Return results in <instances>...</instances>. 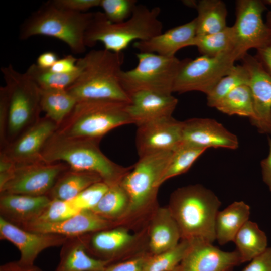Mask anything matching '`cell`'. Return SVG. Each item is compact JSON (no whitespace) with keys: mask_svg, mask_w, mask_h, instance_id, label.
<instances>
[{"mask_svg":"<svg viewBox=\"0 0 271 271\" xmlns=\"http://www.w3.org/2000/svg\"><path fill=\"white\" fill-rule=\"evenodd\" d=\"M192 242L181 240L174 247L155 255H149L143 271H172L176 269L185 257Z\"/></svg>","mask_w":271,"mask_h":271,"instance_id":"obj_36","label":"cell"},{"mask_svg":"<svg viewBox=\"0 0 271 271\" xmlns=\"http://www.w3.org/2000/svg\"><path fill=\"white\" fill-rule=\"evenodd\" d=\"M161 9L138 5L131 16L118 23L109 21L103 12L93 13L86 31L85 43L92 47L97 42L103 44L105 50L122 53L134 41L149 40L162 33L163 24L158 18Z\"/></svg>","mask_w":271,"mask_h":271,"instance_id":"obj_5","label":"cell"},{"mask_svg":"<svg viewBox=\"0 0 271 271\" xmlns=\"http://www.w3.org/2000/svg\"><path fill=\"white\" fill-rule=\"evenodd\" d=\"M98 143L66 137L55 132L42 149L38 162L62 161L71 170L98 174L109 186L120 183L131 167L121 166L110 160L101 152Z\"/></svg>","mask_w":271,"mask_h":271,"instance_id":"obj_4","label":"cell"},{"mask_svg":"<svg viewBox=\"0 0 271 271\" xmlns=\"http://www.w3.org/2000/svg\"><path fill=\"white\" fill-rule=\"evenodd\" d=\"M241 263L240 255L236 250L225 251L213 243L193 241L179 265V271H232Z\"/></svg>","mask_w":271,"mask_h":271,"instance_id":"obj_18","label":"cell"},{"mask_svg":"<svg viewBox=\"0 0 271 271\" xmlns=\"http://www.w3.org/2000/svg\"><path fill=\"white\" fill-rule=\"evenodd\" d=\"M118 225L106 220L91 210H82L63 221L53 223H33L22 227L27 230L51 233L67 237H76Z\"/></svg>","mask_w":271,"mask_h":271,"instance_id":"obj_20","label":"cell"},{"mask_svg":"<svg viewBox=\"0 0 271 271\" xmlns=\"http://www.w3.org/2000/svg\"><path fill=\"white\" fill-rule=\"evenodd\" d=\"M77 61L78 59L73 55H68L62 58L59 59L49 69L57 73H70L78 69Z\"/></svg>","mask_w":271,"mask_h":271,"instance_id":"obj_45","label":"cell"},{"mask_svg":"<svg viewBox=\"0 0 271 271\" xmlns=\"http://www.w3.org/2000/svg\"><path fill=\"white\" fill-rule=\"evenodd\" d=\"M129 207V199L120 183L109 186L100 201L91 211L119 226Z\"/></svg>","mask_w":271,"mask_h":271,"instance_id":"obj_30","label":"cell"},{"mask_svg":"<svg viewBox=\"0 0 271 271\" xmlns=\"http://www.w3.org/2000/svg\"><path fill=\"white\" fill-rule=\"evenodd\" d=\"M0 271H43V270L35 264L27 265L17 260L9 262L1 265Z\"/></svg>","mask_w":271,"mask_h":271,"instance_id":"obj_47","label":"cell"},{"mask_svg":"<svg viewBox=\"0 0 271 271\" xmlns=\"http://www.w3.org/2000/svg\"><path fill=\"white\" fill-rule=\"evenodd\" d=\"M102 181L96 173L69 169L59 177L47 196L51 199L69 201L89 186Z\"/></svg>","mask_w":271,"mask_h":271,"instance_id":"obj_28","label":"cell"},{"mask_svg":"<svg viewBox=\"0 0 271 271\" xmlns=\"http://www.w3.org/2000/svg\"><path fill=\"white\" fill-rule=\"evenodd\" d=\"M233 242L241 263L250 261L267 248V238L257 224L249 220L237 233Z\"/></svg>","mask_w":271,"mask_h":271,"instance_id":"obj_29","label":"cell"},{"mask_svg":"<svg viewBox=\"0 0 271 271\" xmlns=\"http://www.w3.org/2000/svg\"><path fill=\"white\" fill-rule=\"evenodd\" d=\"M127 104L108 100L78 101L55 132L99 142L111 130L133 123L126 110Z\"/></svg>","mask_w":271,"mask_h":271,"instance_id":"obj_7","label":"cell"},{"mask_svg":"<svg viewBox=\"0 0 271 271\" xmlns=\"http://www.w3.org/2000/svg\"><path fill=\"white\" fill-rule=\"evenodd\" d=\"M148 225L134 232L116 226L80 237L90 255L111 263L148 252Z\"/></svg>","mask_w":271,"mask_h":271,"instance_id":"obj_9","label":"cell"},{"mask_svg":"<svg viewBox=\"0 0 271 271\" xmlns=\"http://www.w3.org/2000/svg\"><path fill=\"white\" fill-rule=\"evenodd\" d=\"M182 143L207 149H236L237 136L221 123L208 118H193L182 121Z\"/></svg>","mask_w":271,"mask_h":271,"instance_id":"obj_17","label":"cell"},{"mask_svg":"<svg viewBox=\"0 0 271 271\" xmlns=\"http://www.w3.org/2000/svg\"><path fill=\"white\" fill-rule=\"evenodd\" d=\"M249 206L243 201H235L219 211L215 219V238L221 245L233 241L238 232L249 220Z\"/></svg>","mask_w":271,"mask_h":271,"instance_id":"obj_26","label":"cell"},{"mask_svg":"<svg viewBox=\"0 0 271 271\" xmlns=\"http://www.w3.org/2000/svg\"><path fill=\"white\" fill-rule=\"evenodd\" d=\"M241 60L249 73L248 86L255 115L252 123L260 132L271 133V75L255 56L247 53Z\"/></svg>","mask_w":271,"mask_h":271,"instance_id":"obj_16","label":"cell"},{"mask_svg":"<svg viewBox=\"0 0 271 271\" xmlns=\"http://www.w3.org/2000/svg\"><path fill=\"white\" fill-rule=\"evenodd\" d=\"M93 13H79L61 8L48 1L22 23L19 38L26 40L37 35L54 37L64 42L75 54L85 52L86 31Z\"/></svg>","mask_w":271,"mask_h":271,"instance_id":"obj_6","label":"cell"},{"mask_svg":"<svg viewBox=\"0 0 271 271\" xmlns=\"http://www.w3.org/2000/svg\"><path fill=\"white\" fill-rule=\"evenodd\" d=\"M265 23L271 31V11H268L266 14Z\"/></svg>","mask_w":271,"mask_h":271,"instance_id":"obj_50","label":"cell"},{"mask_svg":"<svg viewBox=\"0 0 271 271\" xmlns=\"http://www.w3.org/2000/svg\"><path fill=\"white\" fill-rule=\"evenodd\" d=\"M182 121L172 116L138 126L136 145L139 158L175 151L182 144Z\"/></svg>","mask_w":271,"mask_h":271,"instance_id":"obj_14","label":"cell"},{"mask_svg":"<svg viewBox=\"0 0 271 271\" xmlns=\"http://www.w3.org/2000/svg\"><path fill=\"white\" fill-rule=\"evenodd\" d=\"M255 57L264 69L271 75V42L257 49Z\"/></svg>","mask_w":271,"mask_h":271,"instance_id":"obj_46","label":"cell"},{"mask_svg":"<svg viewBox=\"0 0 271 271\" xmlns=\"http://www.w3.org/2000/svg\"><path fill=\"white\" fill-rule=\"evenodd\" d=\"M9 93L5 85L0 88V139L2 144L6 141L9 114Z\"/></svg>","mask_w":271,"mask_h":271,"instance_id":"obj_43","label":"cell"},{"mask_svg":"<svg viewBox=\"0 0 271 271\" xmlns=\"http://www.w3.org/2000/svg\"><path fill=\"white\" fill-rule=\"evenodd\" d=\"M57 128L46 117L38 118L3 152L16 164L38 162L42 149Z\"/></svg>","mask_w":271,"mask_h":271,"instance_id":"obj_19","label":"cell"},{"mask_svg":"<svg viewBox=\"0 0 271 271\" xmlns=\"http://www.w3.org/2000/svg\"><path fill=\"white\" fill-rule=\"evenodd\" d=\"M78 69L72 73H55L49 69H43L36 64L29 66L26 74L41 89H67L77 78L81 67L77 63Z\"/></svg>","mask_w":271,"mask_h":271,"instance_id":"obj_34","label":"cell"},{"mask_svg":"<svg viewBox=\"0 0 271 271\" xmlns=\"http://www.w3.org/2000/svg\"><path fill=\"white\" fill-rule=\"evenodd\" d=\"M126 107L133 124L137 126L158 119L172 116L178 104L172 95L152 91H139L131 94Z\"/></svg>","mask_w":271,"mask_h":271,"instance_id":"obj_21","label":"cell"},{"mask_svg":"<svg viewBox=\"0 0 271 271\" xmlns=\"http://www.w3.org/2000/svg\"><path fill=\"white\" fill-rule=\"evenodd\" d=\"M265 4L260 0L236 2V19L232 26L235 35V51L240 60L249 49L257 50L271 42V31L262 16L266 9Z\"/></svg>","mask_w":271,"mask_h":271,"instance_id":"obj_12","label":"cell"},{"mask_svg":"<svg viewBox=\"0 0 271 271\" xmlns=\"http://www.w3.org/2000/svg\"><path fill=\"white\" fill-rule=\"evenodd\" d=\"M138 64L119 74L121 86L130 96L139 91H152L172 95L174 83L182 60L176 56H165L152 53L136 54Z\"/></svg>","mask_w":271,"mask_h":271,"instance_id":"obj_8","label":"cell"},{"mask_svg":"<svg viewBox=\"0 0 271 271\" xmlns=\"http://www.w3.org/2000/svg\"><path fill=\"white\" fill-rule=\"evenodd\" d=\"M123 53L92 50L78 59L77 78L66 90L78 101L108 100L128 103L130 97L119 81Z\"/></svg>","mask_w":271,"mask_h":271,"instance_id":"obj_2","label":"cell"},{"mask_svg":"<svg viewBox=\"0 0 271 271\" xmlns=\"http://www.w3.org/2000/svg\"><path fill=\"white\" fill-rule=\"evenodd\" d=\"M148 253L152 255L175 247L181 241L179 228L168 207L159 206L148 225Z\"/></svg>","mask_w":271,"mask_h":271,"instance_id":"obj_24","label":"cell"},{"mask_svg":"<svg viewBox=\"0 0 271 271\" xmlns=\"http://www.w3.org/2000/svg\"><path fill=\"white\" fill-rule=\"evenodd\" d=\"M221 202L200 184L180 187L171 194L167 206L179 228L181 240L213 243L215 219Z\"/></svg>","mask_w":271,"mask_h":271,"instance_id":"obj_3","label":"cell"},{"mask_svg":"<svg viewBox=\"0 0 271 271\" xmlns=\"http://www.w3.org/2000/svg\"><path fill=\"white\" fill-rule=\"evenodd\" d=\"M219 111L229 115L255 118L252 96L248 85L239 86L228 93L215 106Z\"/></svg>","mask_w":271,"mask_h":271,"instance_id":"obj_32","label":"cell"},{"mask_svg":"<svg viewBox=\"0 0 271 271\" xmlns=\"http://www.w3.org/2000/svg\"><path fill=\"white\" fill-rule=\"evenodd\" d=\"M41 110L58 127L70 113L77 102L66 90L40 89Z\"/></svg>","mask_w":271,"mask_h":271,"instance_id":"obj_31","label":"cell"},{"mask_svg":"<svg viewBox=\"0 0 271 271\" xmlns=\"http://www.w3.org/2000/svg\"><path fill=\"white\" fill-rule=\"evenodd\" d=\"M79 211H80L73 206L70 201L51 199L49 203L37 219L28 224L60 222L72 217Z\"/></svg>","mask_w":271,"mask_h":271,"instance_id":"obj_38","label":"cell"},{"mask_svg":"<svg viewBox=\"0 0 271 271\" xmlns=\"http://www.w3.org/2000/svg\"><path fill=\"white\" fill-rule=\"evenodd\" d=\"M235 35L233 26L213 34L196 36L193 43L201 55L216 57L235 50Z\"/></svg>","mask_w":271,"mask_h":271,"instance_id":"obj_33","label":"cell"},{"mask_svg":"<svg viewBox=\"0 0 271 271\" xmlns=\"http://www.w3.org/2000/svg\"><path fill=\"white\" fill-rule=\"evenodd\" d=\"M172 271H179V266L176 269Z\"/></svg>","mask_w":271,"mask_h":271,"instance_id":"obj_52","label":"cell"},{"mask_svg":"<svg viewBox=\"0 0 271 271\" xmlns=\"http://www.w3.org/2000/svg\"><path fill=\"white\" fill-rule=\"evenodd\" d=\"M149 255L146 252L124 260L111 263L100 271H143Z\"/></svg>","mask_w":271,"mask_h":271,"instance_id":"obj_41","label":"cell"},{"mask_svg":"<svg viewBox=\"0 0 271 271\" xmlns=\"http://www.w3.org/2000/svg\"><path fill=\"white\" fill-rule=\"evenodd\" d=\"M51 201L47 195L1 193V217L22 227L35 220Z\"/></svg>","mask_w":271,"mask_h":271,"instance_id":"obj_22","label":"cell"},{"mask_svg":"<svg viewBox=\"0 0 271 271\" xmlns=\"http://www.w3.org/2000/svg\"><path fill=\"white\" fill-rule=\"evenodd\" d=\"M240 60L235 50L216 57L201 55L182 60L175 79L173 92L199 91L207 95L219 81L227 75Z\"/></svg>","mask_w":271,"mask_h":271,"instance_id":"obj_11","label":"cell"},{"mask_svg":"<svg viewBox=\"0 0 271 271\" xmlns=\"http://www.w3.org/2000/svg\"><path fill=\"white\" fill-rule=\"evenodd\" d=\"M206 150L182 143L173 151L167 168L160 181V186L169 179L186 173Z\"/></svg>","mask_w":271,"mask_h":271,"instance_id":"obj_35","label":"cell"},{"mask_svg":"<svg viewBox=\"0 0 271 271\" xmlns=\"http://www.w3.org/2000/svg\"><path fill=\"white\" fill-rule=\"evenodd\" d=\"M101 0H53L57 6L69 11L85 13L92 8L100 6Z\"/></svg>","mask_w":271,"mask_h":271,"instance_id":"obj_42","label":"cell"},{"mask_svg":"<svg viewBox=\"0 0 271 271\" xmlns=\"http://www.w3.org/2000/svg\"><path fill=\"white\" fill-rule=\"evenodd\" d=\"M196 36V20L170 29L152 38L133 43V47L142 53H152L165 56H175L181 49L193 46Z\"/></svg>","mask_w":271,"mask_h":271,"instance_id":"obj_23","label":"cell"},{"mask_svg":"<svg viewBox=\"0 0 271 271\" xmlns=\"http://www.w3.org/2000/svg\"><path fill=\"white\" fill-rule=\"evenodd\" d=\"M135 0H101L100 6L106 18L113 23L128 19L137 6Z\"/></svg>","mask_w":271,"mask_h":271,"instance_id":"obj_39","label":"cell"},{"mask_svg":"<svg viewBox=\"0 0 271 271\" xmlns=\"http://www.w3.org/2000/svg\"><path fill=\"white\" fill-rule=\"evenodd\" d=\"M1 71L9 93L7 132L17 135L35 121L41 110L40 88L26 73L16 71L11 64Z\"/></svg>","mask_w":271,"mask_h":271,"instance_id":"obj_10","label":"cell"},{"mask_svg":"<svg viewBox=\"0 0 271 271\" xmlns=\"http://www.w3.org/2000/svg\"><path fill=\"white\" fill-rule=\"evenodd\" d=\"M173 153L166 151L140 157L123 177L120 183L128 196L129 207L120 225L136 231L147 226L159 206L160 181Z\"/></svg>","mask_w":271,"mask_h":271,"instance_id":"obj_1","label":"cell"},{"mask_svg":"<svg viewBox=\"0 0 271 271\" xmlns=\"http://www.w3.org/2000/svg\"><path fill=\"white\" fill-rule=\"evenodd\" d=\"M110 263L90 255L80 236L70 237L62 246L55 271H100Z\"/></svg>","mask_w":271,"mask_h":271,"instance_id":"obj_25","label":"cell"},{"mask_svg":"<svg viewBox=\"0 0 271 271\" xmlns=\"http://www.w3.org/2000/svg\"><path fill=\"white\" fill-rule=\"evenodd\" d=\"M58 59L56 53L52 51H47L38 56L36 64L40 68L50 69Z\"/></svg>","mask_w":271,"mask_h":271,"instance_id":"obj_49","label":"cell"},{"mask_svg":"<svg viewBox=\"0 0 271 271\" xmlns=\"http://www.w3.org/2000/svg\"><path fill=\"white\" fill-rule=\"evenodd\" d=\"M249 77L248 70L243 65H235L231 71L222 77L207 94V103L211 107L216 105L235 88L248 85Z\"/></svg>","mask_w":271,"mask_h":271,"instance_id":"obj_37","label":"cell"},{"mask_svg":"<svg viewBox=\"0 0 271 271\" xmlns=\"http://www.w3.org/2000/svg\"><path fill=\"white\" fill-rule=\"evenodd\" d=\"M265 4H269L271 5V0L264 1Z\"/></svg>","mask_w":271,"mask_h":271,"instance_id":"obj_51","label":"cell"},{"mask_svg":"<svg viewBox=\"0 0 271 271\" xmlns=\"http://www.w3.org/2000/svg\"><path fill=\"white\" fill-rule=\"evenodd\" d=\"M242 271H271V247L250 261Z\"/></svg>","mask_w":271,"mask_h":271,"instance_id":"obj_44","label":"cell"},{"mask_svg":"<svg viewBox=\"0 0 271 271\" xmlns=\"http://www.w3.org/2000/svg\"><path fill=\"white\" fill-rule=\"evenodd\" d=\"M269 153L261 162L262 178L271 192V139H269Z\"/></svg>","mask_w":271,"mask_h":271,"instance_id":"obj_48","label":"cell"},{"mask_svg":"<svg viewBox=\"0 0 271 271\" xmlns=\"http://www.w3.org/2000/svg\"><path fill=\"white\" fill-rule=\"evenodd\" d=\"M192 7L197 11L196 36L217 33L226 28L227 10L221 0L193 1Z\"/></svg>","mask_w":271,"mask_h":271,"instance_id":"obj_27","label":"cell"},{"mask_svg":"<svg viewBox=\"0 0 271 271\" xmlns=\"http://www.w3.org/2000/svg\"><path fill=\"white\" fill-rule=\"evenodd\" d=\"M0 238L11 242L18 248L21 254L20 263L32 265L42 251L50 247L62 246L69 237L27 230L0 217Z\"/></svg>","mask_w":271,"mask_h":271,"instance_id":"obj_15","label":"cell"},{"mask_svg":"<svg viewBox=\"0 0 271 271\" xmlns=\"http://www.w3.org/2000/svg\"><path fill=\"white\" fill-rule=\"evenodd\" d=\"M68 166L60 162L46 163L35 162L16 164L1 193L32 196L47 195Z\"/></svg>","mask_w":271,"mask_h":271,"instance_id":"obj_13","label":"cell"},{"mask_svg":"<svg viewBox=\"0 0 271 271\" xmlns=\"http://www.w3.org/2000/svg\"><path fill=\"white\" fill-rule=\"evenodd\" d=\"M109 186L103 181L96 182L80 192L69 200L79 211L91 210L100 201Z\"/></svg>","mask_w":271,"mask_h":271,"instance_id":"obj_40","label":"cell"}]
</instances>
